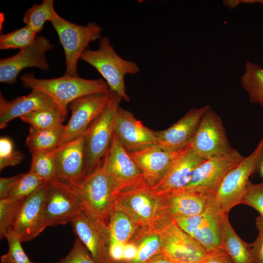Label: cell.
I'll list each match as a JSON object with an SVG mask.
<instances>
[{
    "label": "cell",
    "instance_id": "cell-29",
    "mask_svg": "<svg viewBox=\"0 0 263 263\" xmlns=\"http://www.w3.org/2000/svg\"><path fill=\"white\" fill-rule=\"evenodd\" d=\"M240 82L250 102L263 108V67L257 63L247 61L240 76Z\"/></svg>",
    "mask_w": 263,
    "mask_h": 263
},
{
    "label": "cell",
    "instance_id": "cell-31",
    "mask_svg": "<svg viewBox=\"0 0 263 263\" xmlns=\"http://www.w3.org/2000/svg\"><path fill=\"white\" fill-rule=\"evenodd\" d=\"M55 149L31 152L30 170L46 182L56 179Z\"/></svg>",
    "mask_w": 263,
    "mask_h": 263
},
{
    "label": "cell",
    "instance_id": "cell-6",
    "mask_svg": "<svg viewBox=\"0 0 263 263\" xmlns=\"http://www.w3.org/2000/svg\"><path fill=\"white\" fill-rule=\"evenodd\" d=\"M114 208L124 212L141 228L152 227L169 216L163 196L147 186L118 195Z\"/></svg>",
    "mask_w": 263,
    "mask_h": 263
},
{
    "label": "cell",
    "instance_id": "cell-14",
    "mask_svg": "<svg viewBox=\"0 0 263 263\" xmlns=\"http://www.w3.org/2000/svg\"><path fill=\"white\" fill-rule=\"evenodd\" d=\"M244 158L233 149L227 153L205 160L195 169L188 183L181 189L214 193L225 175Z\"/></svg>",
    "mask_w": 263,
    "mask_h": 263
},
{
    "label": "cell",
    "instance_id": "cell-33",
    "mask_svg": "<svg viewBox=\"0 0 263 263\" xmlns=\"http://www.w3.org/2000/svg\"><path fill=\"white\" fill-rule=\"evenodd\" d=\"M46 182L40 179L32 170L23 173L10 190L7 198L13 200H23L34 193Z\"/></svg>",
    "mask_w": 263,
    "mask_h": 263
},
{
    "label": "cell",
    "instance_id": "cell-21",
    "mask_svg": "<svg viewBox=\"0 0 263 263\" xmlns=\"http://www.w3.org/2000/svg\"><path fill=\"white\" fill-rule=\"evenodd\" d=\"M209 106L192 108L168 129L156 131L157 145L170 151L187 147L192 139L200 122Z\"/></svg>",
    "mask_w": 263,
    "mask_h": 263
},
{
    "label": "cell",
    "instance_id": "cell-35",
    "mask_svg": "<svg viewBox=\"0 0 263 263\" xmlns=\"http://www.w3.org/2000/svg\"><path fill=\"white\" fill-rule=\"evenodd\" d=\"M23 201L13 200L8 198L0 199V239L5 238L6 234L12 230L17 213Z\"/></svg>",
    "mask_w": 263,
    "mask_h": 263
},
{
    "label": "cell",
    "instance_id": "cell-16",
    "mask_svg": "<svg viewBox=\"0 0 263 263\" xmlns=\"http://www.w3.org/2000/svg\"><path fill=\"white\" fill-rule=\"evenodd\" d=\"M54 46L43 36H38L29 46L8 57L0 59V81L13 84L17 81L19 73L24 69L37 67L45 71L49 69L46 53Z\"/></svg>",
    "mask_w": 263,
    "mask_h": 263
},
{
    "label": "cell",
    "instance_id": "cell-2",
    "mask_svg": "<svg viewBox=\"0 0 263 263\" xmlns=\"http://www.w3.org/2000/svg\"><path fill=\"white\" fill-rule=\"evenodd\" d=\"M80 59L94 67L101 74L111 91L127 102L131 100L126 91L125 76L138 73L140 68L134 62L119 56L108 37L100 39L98 49H87Z\"/></svg>",
    "mask_w": 263,
    "mask_h": 263
},
{
    "label": "cell",
    "instance_id": "cell-42",
    "mask_svg": "<svg viewBox=\"0 0 263 263\" xmlns=\"http://www.w3.org/2000/svg\"><path fill=\"white\" fill-rule=\"evenodd\" d=\"M22 175L23 173L9 177L0 178V199L7 198L10 190Z\"/></svg>",
    "mask_w": 263,
    "mask_h": 263
},
{
    "label": "cell",
    "instance_id": "cell-13",
    "mask_svg": "<svg viewBox=\"0 0 263 263\" xmlns=\"http://www.w3.org/2000/svg\"><path fill=\"white\" fill-rule=\"evenodd\" d=\"M73 231L96 263H113L109 256L107 224L85 207L71 223Z\"/></svg>",
    "mask_w": 263,
    "mask_h": 263
},
{
    "label": "cell",
    "instance_id": "cell-47",
    "mask_svg": "<svg viewBox=\"0 0 263 263\" xmlns=\"http://www.w3.org/2000/svg\"><path fill=\"white\" fill-rule=\"evenodd\" d=\"M260 170L261 171L262 175L263 176V164H262Z\"/></svg>",
    "mask_w": 263,
    "mask_h": 263
},
{
    "label": "cell",
    "instance_id": "cell-45",
    "mask_svg": "<svg viewBox=\"0 0 263 263\" xmlns=\"http://www.w3.org/2000/svg\"><path fill=\"white\" fill-rule=\"evenodd\" d=\"M223 3L225 6L233 9L241 4L259 3L263 5V0H223Z\"/></svg>",
    "mask_w": 263,
    "mask_h": 263
},
{
    "label": "cell",
    "instance_id": "cell-12",
    "mask_svg": "<svg viewBox=\"0 0 263 263\" xmlns=\"http://www.w3.org/2000/svg\"><path fill=\"white\" fill-rule=\"evenodd\" d=\"M212 196L201 214L173 220L181 228L195 239L207 253L221 247V225L223 215L214 203Z\"/></svg>",
    "mask_w": 263,
    "mask_h": 263
},
{
    "label": "cell",
    "instance_id": "cell-22",
    "mask_svg": "<svg viewBox=\"0 0 263 263\" xmlns=\"http://www.w3.org/2000/svg\"><path fill=\"white\" fill-rule=\"evenodd\" d=\"M60 109L52 99L45 93L32 91L28 95L11 101L0 95V128H6L8 123L31 112L50 109Z\"/></svg>",
    "mask_w": 263,
    "mask_h": 263
},
{
    "label": "cell",
    "instance_id": "cell-18",
    "mask_svg": "<svg viewBox=\"0 0 263 263\" xmlns=\"http://www.w3.org/2000/svg\"><path fill=\"white\" fill-rule=\"evenodd\" d=\"M174 151L161 149L157 145L132 152H128L140 169L147 187L156 185L172 165L189 148Z\"/></svg>",
    "mask_w": 263,
    "mask_h": 263
},
{
    "label": "cell",
    "instance_id": "cell-40",
    "mask_svg": "<svg viewBox=\"0 0 263 263\" xmlns=\"http://www.w3.org/2000/svg\"><path fill=\"white\" fill-rule=\"evenodd\" d=\"M256 226L258 234L251 244V250L254 263H263V218L260 215L256 219Z\"/></svg>",
    "mask_w": 263,
    "mask_h": 263
},
{
    "label": "cell",
    "instance_id": "cell-26",
    "mask_svg": "<svg viewBox=\"0 0 263 263\" xmlns=\"http://www.w3.org/2000/svg\"><path fill=\"white\" fill-rule=\"evenodd\" d=\"M107 225L109 242L123 244L132 240L141 229L126 213L115 208H113Z\"/></svg>",
    "mask_w": 263,
    "mask_h": 263
},
{
    "label": "cell",
    "instance_id": "cell-36",
    "mask_svg": "<svg viewBox=\"0 0 263 263\" xmlns=\"http://www.w3.org/2000/svg\"><path fill=\"white\" fill-rule=\"evenodd\" d=\"M8 244L7 252L0 257L1 263H29L31 261L21 245L19 237L13 230L5 235Z\"/></svg>",
    "mask_w": 263,
    "mask_h": 263
},
{
    "label": "cell",
    "instance_id": "cell-23",
    "mask_svg": "<svg viewBox=\"0 0 263 263\" xmlns=\"http://www.w3.org/2000/svg\"><path fill=\"white\" fill-rule=\"evenodd\" d=\"M205 160L191 149L190 145L172 165L163 178L150 188L159 195L183 188L188 183L193 171Z\"/></svg>",
    "mask_w": 263,
    "mask_h": 263
},
{
    "label": "cell",
    "instance_id": "cell-39",
    "mask_svg": "<svg viewBox=\"0 0 263 263\" xmlns=\"http://www.w3.org/2000/svg\"><path fill=\"white\" fill-rule=\"evenodd\" d=\"M241 204L254 208L263 218V182L258 184L250 182Z\"/></svg>",
    "mask_w": 263,
    "mask_h": 263
},
{
    "label": "cell",
    "instance_id": "cell-46",
    "mask_svg": "<svg viewBox=\"0 0 263 263\" xmlns=\"http://www.w3.org/2000/svg\"><path fill=\"white\" fill-rule=\"evenodd\" d=\"M145 263H175L165 257L162 253L153 257Z\"/></svg>",
    "mask_w": 263,
    "mask_h": 263
},
{
    "label": "cell",
    "instance_id": "cell-9",
    "mask_svg": "<svg viewBox=\"0 0 263 263\" xmlns=\"http://www.w3.org/2000/svg\"><path fill=\"white\" fill-rule=\"evenodd\" d=\"M84 208L81 198L72 185L58 179L50 182L43 204L44 225L46 227L71 223Z\"/></svg>",
    "mask_w": 263,
    "mask_h": 263
},
{
    "label": "cell",
    "instance_id": "cell-41",
    "mask_svg": "<svg viewBox=\"0 0 263 263\" xmlns=\"http://www.w3.org/2000/svg\"><path fill=\"white\" fill-rule=\"evenodd\" d=\"M201 263H235L230 256L222 248L207 253Z\"/></svg>",
    "mask_w": 263,
    "mask_h": 263
},
{
    "label": "cell",
    "instance_id": "cell-7",
    "mask_svg": "<svg viewBox=\"0 0 263 263\" xmlns=\"http://www.w3.org/2000/svg\"><path fill=\"white\" fill-rule=\"evenodd\" d=\"M72 186L78 193L85 207L108 224L116 198L103 159L79 184Z\"/></svg>",
    "mask_w": 263,
    "mask_h": 263
},
{
    "label": "cell",
    "instance_id": "cell-34",
    "mask_svg": "<svg viewBox=\"0 0 263 263\" xmlns=\"http://www.w3.org/2000/svg\"><path fill=\"white\" fill-rule=\"evenodd\" d=\"M37 36V34L25 25L10 33L1 34L0 37V49L22 50L32 44Z\"/></svg>",
    "mask_w": 263,
    "mask_h": 263
},
{
    "label": "cell",
    "instance_id": "cell-24",
    "mask_svg": "<svg viewBox=\"0 0 263 263\" xmlns=\"http://www.w3.org/2000/svg\"><path fill=\"white\" fill-rule=\"evenodd\" d=\"M213 193L179 189L163 195L168 215L172 219L202 213Z\"/></svg>",
    "mask_w": 263,
    "mask_h": 263
},
{
    "label": "cell",
    "instance_id": "cell-10",
    "mask_svg": "<svg viewBox=\"0 0 263 263\" xmlns=\"http://www.w3.org/2000/svg\"><path fill=\"white\" fill-rule=\"evenodd\" d=\"M103 161L115 198L120 194L147 186L140 169L114 132Z\"/></svg>",
    "mask_w": 263,
    "mask_h": 263
},
{
    "label": "cell",
    "instance_id": "cell-15",
    "mask_svg": "<svg viewBox=\"0 0 263 263\" xmlns=\"http://www.w3.org/2000/svg\"><path fill=\"white\" fill-rule=\"evenodd\" d=\"M110 91L80 97L73 101L68 108L71 112L70 119L64 125L60 146L84 134L88 128L102 112L110 98Z\"/></svg>",
    "mask_w": 263,
    "mask_h": 263
},
{
    "label": "cell",
    "instance_id": "cell-17",
    "mask_svg": "<svg viewBox=\"0 0 263 263\" xmlns=\"http://www.w3.org/2000/svg\"><path fill=\"white\" fill-rule=\"evenodd\" d=\"M56 179L71 185L86 176L85 133L55 149Z\"/></svg>",
    "mask_w": 263,
    "mask_h": 263
},
{
    "label": "cell",
    "instance_id": "cell-43",
    "mask_svg": "<svg viewBox=\"0 0 263 263\" xmlns=\"http://www.w3.org/2000/svg\"><path fill=\"white\" fill-rule=\"evenodd\" d=\"M124 244L117 242H109L108 254L113 263H123Z\"/></svg>",
    "mask_w": 263,
    "mask_h": 263
},
{
    "label": "cell",
    "instance_id": "cell-8",
    "mask_svg": "<svg viewBox=\"0 0 263 263\" xmlns=\"http://www.w3.org/2000/svg\"><path fill=\"white\" fill-rule=\"evenodd\" d=\"M152 227L160 235L162 244L161 253L175 263H201L207 256L205 248L169 216Z\"/></svg>",
    "mask_w": 263,
    "mask_h": 263
},
{
    "label": "cell",
    "instance_id": "cell-11",
    "mask_svg": "<svg viewBox=\"0 0 263 263\" xmlns=\"http://www.w3.org/2000/svg\"><path fill=\"white\" fill-rule=\"evenodd\" d=\"M191 149L207 160L230 152L231 148L220 116L209 106L190 142Z\"/></svg>",
    "mask_w": 263,
    "mask_h": 263
},
{
    "label": "cell",
    "instance_id": "cell-25",
    "mask_svg": "<svg viewBox=\"0 0 263 263\" xmlns=\"http://www.w3.org/2000/svg\"><path fill=\"white\" fill-rule=\"evenodd\" d=\"M228 214H224L221 225V247L235 263H254L251 244L242 239L232 228Z\"/></svg>",
    "mask_w": 263,
    "mask_h": 263
},
{
    "label": "cell",
    "instance_id": "cell-4",
    "mask_svg": "<svg viewBox=\"0 0 263 263\" xmlns=\"http://www.w3.org/2000/svg\"><path fill=\"white\" fill-rule=\"evenodd\" d=\"M122 99L117 94L110 91L106 107L85 132L87 174L96 168L110 147Z\"/></svg>",
    "mask_w": 263,
    "mask_h": 263
},
{
    "label": "cell",
    "instance_id": "cell-32",
    "mask_svg": "<svg viewBox=\"0 0 263 263\" xmlns=\"http://www.w3.org/2000/svg\"><path fill=\"white\" fill-rule=\"evenodd\" d=\"M66 115L60 109L34 111L20 117L30 126L37 129H48L63 125Z\"/></svg>",
    "mask_w": 263,
    "mask_h": 263
},
{
    "label": "cell",
    "instance_id": "cell-5",
    "mask_svg": "<svg viewBox=\"0 0 263 263\" xmlns=\"http://www.w3.org/2000/svg\"><path fill=\"white\" fill-rule=\"evenodd\" d=\"M63 47L66 65L65 75L78 76L77 65L89 44L101 38V27L92 22L80 25L66 20L58 14L51 22Z\"/></svg>",
    "mask_w": 263,
    "mask_h": 263
},
{
    "label": "cell",
    "instance_id": "cell-28",
    "mask_svg": "<svg viewBox=\"0 0 263 263\" xmlns=\"http://www.w3.org/2000/svg\"><path fill=\"white\" fill-rule=\"evenodd\" d=\"M131 241L136 244L137 250L135 257L128 263H145L162 252L161 239L153 227L141 228Z\"/></svg>",
    "mask_w": 263,
    "mask_h": 263
},
{
    "label": "cell",
    "instance_id": "cell-1",
    "mask_svg": "<svg viewBox=\"0 0 263 263\" xmlns=\"http://www.w3.org/2000/svg\"><path fill=\"white\" fill-rule=\"evenodd\" d=\"M24 87L42 92L49 96L67 116L68 107L74 100L84 95L110 91L102 78L87 79L67 75L55 78L38 79L32 73L20 77Z\"/></svg>",
    "mask_w": 263,
    "mask_h": 263
},
{
    "label": "cell",
    "instance_id": "cell-27",
    "mask_svg": "<svg viewBox=\"0 0 263 263\" xmlns=\"http://www.w3.org/2000/svg\"><path fill=\"white\" fill-rule=\"evenodd\" d=\"M64 125L48 129H37L30 126L25 144L30 153L51 150L60 146Z\"/></svg>",
    "mask_w": 263,
    "mask_h": 263
},
{
    "label": "cell",
    "instance_id": "cell-38",
    "mask_svg": "<svg viewBox=\"0 0 263 263\" xmlns=\"http://www.w3.org/2000/svg\"><path fill=\"white\" fill-rule=\"evenodd\" d=\"M56 263H96L89 251L75 237L73 246L68 254Z\"/></svg>",
    "mask_w": 263,
    "mask_h": 263
},
{
    "label": "cell",
    "instance_id": "cell-30",
    "mask_svg": "<svg viewBox=\"0 0 263 263\" xmlns=\"http://www.w3.org/2000/svg\"><path fill=\"white\" fill-rule=\"evenodd\" d=\"M54 3V0H43L40 4H35L28 9L23 18L26 26L36 34L40 32L45 22H51L57 15Z\"/></svg>",
    "mask_w": 263,
    "mask_h": 263
},
{
    "label": "cell",
    "instance_id": "cell-37",
    "mask_svg": "<svg viewBox=\"0 0 263 263\" xmlns=\"http://www.w3.org/2000/svg\"><path fill=\"white\" fill-rule=\"evenodd\" d=\"M24 155L14 150L12 140L7 137L0 138V170L7 167L15 166L23 159Z\"/></svg>",
    "mask_w": 263,
    "mask_h": 263
},
{
    "label": "cell",
    "instance_id": "cell-20",
    "mask_svg": "<svg viewBox=\"0 0 263 263\" xmlns=\"http://www.w3.org/2000/svg\"><path fill=\"white\" fill-rule=\"evenodd\" d=\"M114 133L128 152H132L157 145L156 131L137 120L133 113L119 107Z\"/></svg>",
    "mask_w": 263,
    "mask_h": 263
},
{
    "label": "cell",
    "instance_id": "cell-19",
    "mask_svg": "<svg viewBox=\"0 0 263 263\" xmlns=\"http://www.w3.org/2000/svg\"><path fill=\"white\" fill-rule=\"evenodd\" d=\"M49 182L46 183L23 201L16 217L12 230L22 242L31 241L45 229L43 210Z\"/></svg>",
    "mask_w": 263,
    "mask_h": 263
},
{
    "label": "cell",
    "instance_id": "cell-3",
    "mask_svg": "<svg viewBox=\"0 0 263 263\" xmlns=\"http://www.w3.org/2000/svg\"><path fill=\"white\" fill-rule=\"evenodd\" d=\"M263 164V138L255 149L224 177L214 192L212 200L221 213L228 214L232 208L242 203L251 175L260 170Z\"/></svg>",
    "mask_w": 263,
    "mask_h": 263
},
{
    "label": "cell",
    "instance_id": "cell-44",
    "mask_svg": "<svg viewBox=\"0 0 263 263\" xmlns=\"http://www.w3.org/2000/svg\"><path fill=\"white\" fill-rule=\"evenodd\" d=\"M137 250L136 244L131 241L124 244L123 263H128L135 256Z\"/></svg>",
    "mask_w": 263,
    "mask_h": 263
},
{
    "label": "cell",
    "instance_id": "cell-48",
    "mask_svg": "<svg viewBox=\"0 0 263 263\" xmlns=\"http://www.w3.org/2000/svg\"><path fill=\"white\" fill-rule=\"evenodd\" d=\"M29 263H34L31 261Z\"/></svg>",
    "mask_w": 263,
    "mask_h": 263
}]
</instances>
